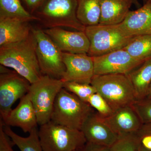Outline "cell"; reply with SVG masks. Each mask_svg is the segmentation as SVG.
<instances>
[{"label": "cell", "instance_id": "18", "mask_svg": "<svg viewBox=\"0 0 151 151\" xmlns=\"http://www.w3.org/2000/svg\"><path fill=\"white\" fill-rule=\"evenodd\" d=\"M132 0H101L99 24H119L124 21L133 4Z\"/></svg>", "mask_w": 151, "mask_h": 151}, {"label": "cell", "instance_id": "27", "mask_svg": "<svg viewBox=\"0 0 151 151\" xmlns=\"http://www.w3.org/2000/svg\"><path fill=\"white\" fill-rule=\"evenodd\" d=\"M87 103L102 117H108L114 112L105 99L97 92L90 96Z\"/></svg>", "mask_w": 151, "mask_h": 151}, {"label": "cell", "instance_id": "19", "mask_svg": "<svg viewBox=\"0 0 151 151\" xmlns=\"http://www.w3.org/2000/svg\"><path fill=\"white\" fill-rule=\"evenodd\" d=\"M127 75L134 89L137 100L146 98L151 84V58Z\"/></svg>", "mask_w": 151, "mask_h": 151}, {"label": "cell", "instance_id": "23", "mask_svg": "<svg viewBox=\"0 0 151 151\" xmlns=\"http://www.w3.org/2000/svg\"><path fill=\"white\" fill-rule=\"evenodd\" d=\"M0 17L19 19L29 22L37 21L24 8L20 0H0Z\"/></svg>", "mask_w": 151, "mask_h": 151}, {"label": "cell", "instance_id": "30", "mask_svg": "<svg viewBox=\"0 0 151 151\" xmlns=\"http://www.w3.org/2000/svg\"><path fill=\"white\" fill-rule=\"evenodd\" d=\"M76 151H111V147L100 145L86 142L81 148Z\"/></svg>", "mask_w": 151, "mask_h": 151}, {"label": "cell", "instance_id": "29", "mask_svg": "<svg viewBox=\"0 0 151 151\" xmlns=\"http://www.w3.org/2000/svg\"><path fill=\"white\" fill-rule=\"evenodd\" d=\"M11 138L5 133L3 129V122H0V151H14L12 148L14 145Z\"/></svg>", "mask_w": 151, "mask_h": 151}, {"label": "cell", "instance_id": "10", "mask_svg": "<svg viewBox=\"0 0 151 151\" xmlns=\"http://www.w3.org/2000/svg\"><path fill=\"white\" fill-rule=\"evenodd\" d=\"M92 58L95 75L127 74L143 63L133 58L124 48Z\"/></svg>", "mask_w": 151, "mask_h": 151}, {"label": "cell", "instance_id": "21", "mask_svg": "<svg viewBox=\"0 0 151 151\" xmlns=\"http://www.w3.org/2000/svg\"><path fill=\"white\" fill-rule=\"evenodd\" d=\"M124 49L133 58L144 62L151 58V35L134 37Z\"/></svg>", "mask_w": 151, "mask_h": 151}, {"label": "cell", "instance_id": "35", "mask_svg": "<svg viewBox=\"0 0 151 151\" xmlns=\"http://www.w3.org/2000/svg\"><path fill=\"white\" fill-rule=\"evenodd\" d=\"M147 1H149L151 2V0H147Z\"/></svg>", "mask_w": 151, "mask_h": 151}, {"label": "cell", "instance_id": "8", "mask_svg": "<svg viewBox=\"0 0 151 151\" xmlns=\"http://www.w3.org/2000/svg\"><path fill=\"white\" fill-rule=\"evenodd\" d=\"M36 41V53L42 75L61 79L65 70L62 52L47 34L39 28L32 27Z\"/></svg>", "mask_w": 151, "mask_h": 151}, {"label": "cell", "instance_id": "2", "mask_svg": "<svg viewBox=\"0 0 151 151\" xmlns=\"http://www.w3.org/2000/svg\"><path fill=\"white\" fill-rule=\"evenodd\" d=\"M91 84L113 111L132 105L137 100L134 89L127 74L94 75Z\"/></svg>", "mask_w": 151, "mask_h": 151}, {"label": "cell", "instance_id": "15", "mask_svg": "<svg viewBox=\"0 0 151 151\" xmlns=\"http://www.w3.org/2000/svg\"><path fill=\"white\" fill-rule=\"evenodd\" d=\"M2 121L5 125L19 127L24 133H29L37 127V118L28 93L21 98L16 108L12 109Z\"/></svg>", "mask_w": 151, "mask_h": 151}, {"label": "cell", "instance_id": "11", "mask_svg": "<svg viewBox=\"0 0 151 151\" xmlns=\"http://www.w3.org/2000/svg\"><path fill=\"white\" fill-rule=\"evenodd\" d=\"M65 70L61 79L63 82L91 84L94 76L93 58L87 54L62 52Z\"/></svg>", "mask_w": 151, "mask_h": 151}, {"label": "cell", "instance_id": "28", "mask_svg": "<svg viewBox=\"0 0 151 151\" xmlns=\"http://www.w3.org/2000/svg\"><path fill=\"white\" fill-rule=\"evenodd\" d=\"M136 134L141 145L151 150V123L143 124Z\"/></svg>", "mask_w": 151, "mask_h": 151}, {"label": "cell", "instance_id": "9", "mask_svg": "<svg viewBox=\"0 0 151 151\" xmlns=\"http://www.w3.org/2000/svg\"><path fill=\"white\" fill-rule=\"evenodd\" d=\"M1 65L0 74V115L4 120L18 99L26 95L30 83L15 70H9Z\"/></svg>", "mask_w": 151, "mask_h": 151}, {"label": "cell", "instance_id": "17", "mask_svg": "<svg viewBox=\"0 0 151 151\" xmlns=\"http://www.w3.org/2000/svg\"><path fill=\"white\" fill-rule=\"evenodd\" d=\"M29 22L21 19L0 17V46L27 38L32 27Z\"/></svg>", "mask_w": 151, "mask_h": 151}, {"label": "cell", "instance_id": "25", "mask_svg": "<svg viewBox=\"0 0 151 151\" xmlns=\"http://www.w3.org/2000/svg\"><path fill=\"white\" fill-rule=\"evenodd\" d=\"M63 88L87 103L90 96L97 92L95 88L91 84L75 82H63Z\"/></svg>", "mask_w": 151, "mask_h": 151}, {"label": "cell", "instance_id": "20", "mask_svg": "<svg viewBox=\"0 0 151 151\" xmlns=\"http://www.w3.org/2000/svg\"><path fill=\"white\" fill-rule=\"evenodd\" d=\"M101 0H77V18L85 27L99 24Z\"/></svg>", "mask_w": 151, "mask_h": 151}, {"label": "cell", "instance_id": "13", "mask_svg": "<svg viewBox=\"0 0 151 151\" xmlns=\"http://www.w3.org/2000/svg\"><path fill=\"white\" fill-rule=\"evenodd\" d=\"M81 131L86 142L106 147H111L119 138L95 110L84 122Z\"/></svg>", "mask_w": 151, "mask_h": 151}, {"label": "cell", "instance_id": "24", "mask_svg": "<svg viewBox=\"0 0 151 151\" xmlns=\"http://www.w3.org/2000/svg\"><path fill=\"white\" fill-rule=\"evenodd\" d=\"M136 133L119 136L111 147V151H139L140 146Z\"/></svg>", "mask_w": 151, "mask_h": 151}, {"label": "cell", "instance_id": "1", "mask_svg": "<svg viewBox=\"0 0 151 151\" xmlns=\"http://www.w3.org/2000/svg\"><path fill=\"white\" fill-rule=\"evenodd\" d=\"M37 43L31 32L21 41L0 46V63L10 68L24 77L30 84L42 76L36 53Z\"/></svg>", "mask_w": 151, "mask_h": 151}, {"label": "cell", "instance_id": "33", "mask_svg": "<svg viewBox=\"0 0 151 151\" xmlns=\"http://www.w3.org/2000/svg\"><path fill=\"white\" fill-rule=\"evenodd\" d=\"M139 151H151V150L145 147L140 145Z\"/></svg>", "mask_w": 151, "mask_h": 151}, {"label": "cell", "instance_id": "5", "mask_svg": "<svg viewBox=\"0 0 151 151\" xmlns=\"http://www.w3.org/2000/svg\"><path fill=\"white\" fill-rule=\"evenodd\" d=\"M84 32L89 42L87 54L92 57L124 48L134 37L128 35L119 24L86 27Z\"/></svg>", "mask_w": 151, "mask_h": 151}, {"label": "cell", "instance_id": "6", "mask_svg": "<svg viewBox=\"0 0 151 151\" xmlns=\"http://www.w3.org/2000/svg\"><path fill=\"white\" fill-rule=\"evenodd\" d=\"M38 134L43 151H76L86 143L80 130L70 129L51 121L40 126Z\"/></svg>", "mask_w": 151, "mask_h": 151}, {"label": "cell", "instance_id": "26", "mask_svg": "<svg viewBox=\"0 0 151 151\" xmlns=\"http://www.w3.org/2000/svg\"><path fill=\"white\" fill-rule=\"evenodd\" d=\"M143 124L151 123V99L137 100L132 105Z\"/></svg>", "mask_w": 151, "mask_h": 151}, {"label": "cell", "instance_id": "31", "mask_svg": "<svg viewBox=\"0 0 151 151\" xmlns=\"http://www.w3.org/2000/svg\"><path fill=\"white\" fill-rule=\"evenodd\" d=\"M45 0H24L30 13L33 15V14Z\"/></svg>", "mask_w": 151, "mask_h": 151}, {"label": "cell", "instance_id": "7", "mask_svg": "<svg viewBox=\"0 0 151 151\" xmlns=\"http://www.w3.org/2000/svg\"><path fill=\"white\" fill-rule=\"evenodd\" d=\"M63 86V82L61 79L47 75L42 76L37 81L31 84L28 93L40 126L51 120L55 99Z\"/></svg>", "mask_w": 151, "mask_h": 151}, {"label": "cell", "instance_id": "3", "mask_svg": "<svg viewBox=\"0 0 151 151\" xmlns=\"http://www.w3.org/2000/svg\"><path fill=\"white\" fill-rule=\"evenodd\" d=\"M77 0H45L33 15L47 29L67 27L85 32L77 18Z\"/></svg>", "mask_w": 151, "mask_h": 151}, {"label": "cell", "instance_id": "32", "mask_svg": "<svg viewBox=\"0 0 151 151\" xmlns=\"http://www.w3.org/2000/svg\"><path fill=\"white\" fill-rule=\"evenodd\" d=\"M143 1H144V4H145V3H146L147 1V0H143ZM132 1H133V4H134L135 6H137V7H138V8L140 7L139 3L138 1V0H132Z\"/></svg>", "mask_w": 151, "mask_h": 151}, {"label": "cell", "instance_id": "4", "mask_svg": "<svg viewBox=\"0 0 151 151\" xmlns=\"http://www.w3.org/2000/svg\"><path fill=\"white\" fill-rule=\"evenodd\" d=\"M94 111L88 103L63 88L55 99L50 121L81 131L84 122Z\"/></svg>", "mask_w": 151, "mask_h": 151}, {"label": "cell", "instance_id": "12", "mask_svg": "<svg viewBox=\"0 0 151 151\" xmlns=\"http://www.w3.org/2000/svg\"><path fill=\"white\" fill-rule=\"evenodd\" d=\"M44 31L62 52L88 54L89 42L84 32L71 31L61 27L47 29Z\"/></svg>", "mask_w": 151, "mask_h": 151}, {"label": "cell", "instance_id": "16", "mask_svg": "<svg viewBox=\"0 0 151 151\" xmlns=\"http://www.w3.org/2000/svg\"><path fill=\"white\" fill-rule=\"evenodd\" d=\"M119 24L129 36L151 35V2L147 1L136 10L130 11Z\"/></svg>", "mask_w": 151, "mask_h": 151}, {"label": "cell", "instance_id": "22", "mask_svg": "<svg viewBox=\"0 0 151 151\" xmlns=\"http://www.w3.org/2000/svg\"><path fill=\"white\" fill-rule=\"evenodd\" d=\"M3 129L5 133L11 138L14 145L21 151H43L36 127L33 129L27 137H23L17 134L10 127L3 123Z\"/></svg>", "mask_w": 151, "mask_h": 151}, {"label": "cell", "instance_id": "14", "mask_svg": "<svg viewBox=\"0 0 151 151\" xmlns=\"http://www.w3.org/2000/svg\"><path fill=\"white\" fill-rule=\"evenodd\" d=\"M100 116L103 122L119 136L137 133L143 125L132 105L120 108L108 117Z\"/></svg>", "mask_w": 151, "mask_h": 151}, {"label": "cell", "instance_id": "34", "mask_svg": "<svg viewBox=\"0 0 151 151\" xmlns=\"http://www.w3.org/2000/svg\"><path fill=\"white\" fill-rule=\"evenodd\" d=\"M147 98H150L151 99V84L150 85V87L148 90V92L147 95Z\"/></svg>", "mask_w": 151, "mask_h": 151}]
</instances>
